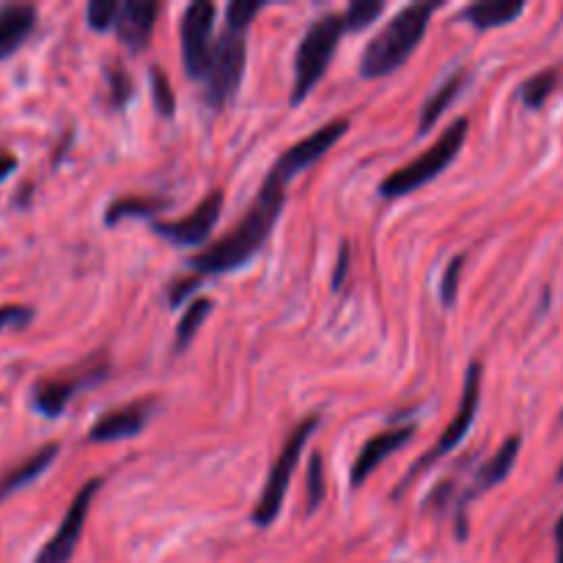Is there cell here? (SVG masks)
<instances>
[{"label": "cell", "instance_id": "6da1fadb", "mask_svg": "<svg viewBox=\"0 0 563 563\" xmlns=\"http://www.w3.org/2000/svg\"><path fill=\"white\" fill-rule=\"evenodd\" d=\"M289 185H291V176H286L284 170H278L273 165L267 179H264L262 190H258L256 201H253V207L245 212V218H242L234 229L225 231L218 242L203 247L201 253H196V256L187 262L192 273L225 275L245 267L251 258H256L258 253H262V247L267 245L275 223H278L280 209L286 207V192H289Z\"/></svg>", "mask_w": 563, "mask_h": 563}, {"label": "cell", "instance_id": "7a4b0ae2", "mask_svg": "<svg viewBox=\"0 0 563 563\" xmlns=\"http://www.w3.org/2000/svg\"><path fill=\"white\" fill-rule=\"evenodd\" d=\"M438 9V0H429V3L405 5L399 14L390 16V22H385L383 31L372 36V42L363 49L361 75L374 80V77H385L405 66L407 58L416 53L418 44L427 36L429 20Z\"/></svg>", "mask_w": 563, "mask_h": 563}, {"label": "cell", "instance_id": "3957f363", "mask_svg": "<svg viewBox=\"0 0 563 563\" xmlns=\"http://www.w3.org/2000/svg\"><path fill=\"white\" fill-rule=\"evenodd\" d=\"M467 130H471V121L467 119L451 121V124L445 126L443 135H440L421 157L410 159L407 165H401V168L390 170V174L385 176L383 185H379V196L394 201V198L407 196V192L418 190V187L438 179V176L460 157L462 146H465L467 141Z\"/></svg>", "mask_w": 563, "mask_h": 563}, {"label": "cell", "instance_id": "277c9868", "mask_svg": "<svg viewBox=\"0 0 563 563\" xmlns=\"http://www.w3.org/2000/svg\"><path fill=\"white\" fill-rule=\"evenodd\" d=\"M346 33L344 14H322L311 22L300 47L295 55V88H291V104H300L308 93L317 88L333 60L335 47Z\"/></svg>", "mask_w": 563, "mask_h": 563}, {"label": "cell", "instance_id": "5b68a950", "mask_svg": "<svg viewBox=\"0 0 563 563\" xmlns=\"http://www.w3.org/2000/svg\"><path fill=\"white\" fill-rule=\"evenodd\" d=\"M317 429H319V416H308L306 421L297 423V427L291 429L289 438H286L278 460H275L273 467H269L267 484H264L262 495H258L256 506H253L251 520L256 528H269L275 520H278L286 495H289L291 476H295L297 462H300L302 456V449H306V443L311 440V434L317 432Z\"/></svg>", "mask_w": 563, "mask_h": 563}, {"label": "cell", "instance_id": "8992f818", "mask_svg": "<svg viewBox=\"0 0 563 563\" xmlns=\"http://www.w3.org/2000/svg\"><path fill=\"white\" fill-rule=\"evenodd\" d=\"M247 64V31L245 27L225 25L214 38L212 58H209L207 77H203V97L209 108L220 110L240 91Z\"/></svg>", "mask_w": 563, "mask_h": 563}, {"label": "cell", "instance_id": "52a82bcc", "mask_svg": "<svg viewBox=\"0 0 563 563\" xmlns=\"http://www.w3.org/2000/svg\"><path fill=\"white\" fill-rule=\"evenodd\" d=\"M110 372V361L104 352L93 355L91 361L80 363L77 368H69L60 377L38 379L33 385V410L42 412L44 418H58L69 407V401L80 394L82 388H93L102 383Z\"/></svg>", "mask_w": 563, "mask_h": 563}, {"label": "cell", "instance_id": "ba28073f", "mask_svg": "<svg viewBox=\"0 0 563 563\" xmlns=\"http://www.w3.org/2000/svg\"><path fill=\"white\" fill-rule=\"evenodd\" d=\"M482 363H471L467 366V374H465V385H462V399H460V410H456L454 421H451V427L445 429L443 438L434 443V449L429 451V454L421 456V462H418L416 467H412L410 473H407L405 484L399 487V493H396V498H399L401 493H405L407 487L412 484V478L421 476L423 471H429V467L434 465L438 460H443L445 454H451V451L456 449V445L462 443V440L467 438V432L473 429V423H476V416H478V405H482Z\"/></svg>", "mask_w": 563, "mask_h": 563}, {"label": "cell", "instance_id": "9c48e42d", "mask_svg": "<svg viewBox=\"0 0 563 563\" xmlns=\"http://www.w3.org/2000/svg\"><path fill=\"white\" fill-rule=\"evenodd\" d=\"M214 16L218 9L214 3H190L181 14V58H185V69L192 80H203L209 69V58H212L214 47Z\"/></svg>", "mask_w": 563, "mask_h": 563}, {"label": "cell", "instance_id": "30bf717a", "mask_svg": "<svg viewBox=\"0 0 563 563\" xmlns=\"http://www.w3.org/2000/svg\"><path fill=\"white\" fill-rule=\"evenodd\" d=\"M99 489H102V478H91V482L82 484L80 493L75 495L71 506L66 509L58 531H55L53 537H49V542L38 550L36 561L33 563H69L71 561V555H75L77 550V542H80L82 537V528H86L88 511H91V504L93 498H97Z\"/></svg>", "mask_w": 563, "mask_h": 563}, {"label": "cell", "instance_id": "8fae6325", "mask_svg": "<svg viewBox=\"0 0 563 563\" xmlns=\"http://www.w3.org/2000/svg\"><path fill=\"white\" fill-rule=\"evenodd\" d=\"M225 192L212 190L192 212L179 220H154V231L174 245H203L212 236L220 214H223Z\"/></svg>", "mask_w": 563, "mask_h": 563}, {"label": "cell", "instance_id": "7c38bea8", "mask_svg": "<svg viewBox=\"0 0 563 563\" xmlns=\"http://www.w3.org/2000/svg\"><path fill=\"white\" fill-rule=\"evenodd\" d=\"M157 407V396H143V399L130 401V405L102 412L97 423L88 429V440L91 443H119V440L135 438L148 427Z\"/></svg>", "mask_w": 563, "mask_h": 563}, {"label": "cell", "instance_id": "4fadbf2b", "mask_svg": "<svg viewBox=\"0 0 563 563\" xmlns=\"http://www.w3.org/2000/svg\"><path fill=\"white\" fill-rule=\"evenodd\" d=\"M416 432H418L416 423H407V427H396V429H388V432H383V434H374V438L361 449L357 460L352 462V471H350L352 487L355 489L363 487V484H366V478L372 476V473L377 471V467L383 465L390 454H396L399 449H405Z\"/></svg>", "mask_w": 563, "mask_h": 563}, {"label": "cell", "instance_id": "5bb4252c", "mask_svg": "<svg viewBox=\"0 0 563 563\" xmlns=\"http://www.w3.org/2000/svg\"><path fill=\"white\" fill-rule=\"evenodd\" d=\"M159 5L148 3V0H126L121 3L119 20H115V33L119 42L124 44L130 53H143L152 42L154 25H157Z\"/></svg>", "mask_w": 563, "mask_h": 563}, {"label": "cell", "instance_id": "9a60e30c", "mask_svg": "<svg viewBox=\"0 0 563 563\" xmlns=\"http://www.w3.org/2000/svg\"><path fill=\"white\" fill-rule=\"evenodd\" d=\"M520 434H511L509 440H506L504 445H500L498 451H495L493 456H489L487 462H484L482 471L476 473V478H473V487L467 489L465 498H462V509H465V504H471L473 498H478V495L489 493L493 487H498V484H504L506 478H509V473L515 471V462H517V454H520Z\"/></svg>", "mask_w": 563, "mask_h": 563}, {"label": "cell", "instance_id": "2e32d148", "mask_svg": "<svg viewBox=\"0 0 563 563\" xmlns=\"http://www.w3.org/2000/svg\"><path fill=\"white\" fill-rule=\"evenodd\" d=\"M36 5L31 3H3L0 5V60L11 58L25 44L36 27Z\"/></svg>", "mask_w": 563, "mask_h": 563}, {"label": "cell", "instance_id": "e0dca14e", "mask_svg": "<svg viewBox=\"0 0 563 563\" xmlns=\"http://www.w3.org/2000/svg\"><path fill=\"white\" fill-rule=\"evenodd\" d=\"M58 454H60V445L58 443H47V445H42L36 454L27 456L25 462H20L14 471L5 473V476L0 478V504H3L5 498H11L14 493H20V489H25L27 484L36 482V478L42 476V473L47 471L49 465H53L55 456H58Z\"/></svg>", "mask_w": 563, "mask_h": 563}, {"label": "cell", "instance_id": "ac0fdd59", "mask_svg": "<svg viewBox=\"0 0 563 563\" xmlns=\"http://www.w3.org/2000/svg\"><path fill=\"white\" fill-rule=\"evenodd\" d=\"M522 11H526L522 0H476L460 11V20L471 22L478 31H489V27L509 25Z\"/></svg>", "mask_w": 563, "mask_h": 563}, {"label": "cell", "instance_id": "d6986e66", "mask_svg": "<svg viewBox=\"0 0 563 563\" xmlns=\"http://www.w3.org/2000/svg\"><path fill=\"white\" fill-rule=\"evenodd\" d=\"M465 82H467V71L465 69H456L454 75L449 77V80L440 82L438 91H434L432 97L427 99V104H423L421 121H418V132H429L434 124H438L440 115H443L445 110L451 108V102H454V99L462 93Z\"/></svg>", "mask_w": 563, "mask_h": 563}, {"label": "cell", "instance_id": "ffe728a7", "mask_svg": "<svg viewBox=\"0 0 563 563\" xmlns=\"http://www.w3.org/2000/svg\"><path fill=\"white\" fill-rule=\"evenodd\" d=\"M170 207L168 198H148V196H124L115 198L104 209V225H115L126 218H157L159 212Z\"/></svg>", "mask_w": 563, "mask_h": 563}, {"label": "cell", "instance_id": "44dd1931", "mask_svg": "<svg viewBox=\"0 0 563 563\" xmlns=\"http://www.w3.org/2000/svg\"><path fill=\"white\" fill-rule=\"evenodd\" d=\"M212 313V300L209 297H198V300L190 302L185 313H181L179 324H176V339H174V350L185 352L190 346V341L196 339L198 328L207 322V317Z\"/></svg>", "mask_w": 563, "mask_h": 563}, {"label": "cell", "instance_id": "7402d4cb", "mask_svg": "<svg viewBox=\"0 0 563 563\" xmlns=\"http://www.w3.org/2000/svg\"><path fill=\"white\" fill-rule=\"evenodd\" d=\"M559 80H561V69H542L533 77H528L520 88V99L526 102V108L531 110L542 108V104L555 93Z\"/></svg>", "mask_w": 563, "mask_h": 563}, {"label": "cell", "instance_id": "603a6c76", "mask_svg": "<svg viewBox=\"0 0 563 563\" xmlns=\"http://www.w3.org/2000/svg\"><path fill=\"white\" fill-rule=\"evenodd\" d=\"M148 80H152L154 108L159 110V115L170 119V115L176 113V93H174V88H170L168 75H165L159 66H152V71H148Z\"/></svg>", "mask_w": 563, "mask_h": 563}, {"label": "cell", "instance_id": "cb8c5ba5", "mask_svg": "<svg viewBox=\"0 0 563 563\" xmlns=\"http://www.w3.org/2000/svg\"><path fill=\"white\" fill-rule=\"evenodd\" d=\"M306 493H308V515L322 506L324 495H328V484H324V462L322 456L313 454L311 462H308V473H306Z\"/></svg>", "mask_w": 563, "mask_h": 563}, {"label": "cell", "instance_id": "d4e9b609", "mask_svg": "<svg viewBox=\"0 0 563 563\" xmlns=\"http://www.w3.org/2000/svg\"><path fill=\"white\" fill-rule=\"evenodd\" d=\"M383 11H385L383 0H355V3H350V9L344 11L346 31H363V27L372 25Z\"/></svg>", "mask_w": 563, "mask_h": 563}, {"label": "cell", "instance_id": "484cf974", "mask_svg": "<svg viewBox=\"0 0 563 563\" xmlns=\"http://www.w3.org/2000/svg\"><path fill=\"white\" fill-rule=\"evenodd\" d=\"M108 93H110V104H113L115 110L124 108V104L132 99V93H135L130 71H126L121 64L108 66Z\"/></svg>", "mask_w": 563, "mask_h": 563}, {"label": "cell", "instance_id": "4316f807", "mask_svg": "<svg viewBox=\"0 0 563 563\" xmlns=\"http://www.w3.org/2000/svg\"><path fill=\"white\" fill-rule=\"evenodd\" d=\"M121 3L115 0H91L86 5V22L91 31H108V27H115V20H119Z\"/></svg>", "mask_w": 563, "mask_h": 563}, {"label": "cell", "instance_id": "83f0119b", "mask_svg": "<svg viewBox=\"0 0 563 563\" xmlns=\"http://www.w3.org/2000/svg\"><path fill=\"white\" fill-rule=\"evenodd\" d=\"M462 273H465V253H460V256L451 258V264L445 267V273H443V280H440V300H443L445 308L454 306L456 297H460Z\"/></svg>", "mask_w": 563, "mask_h": 563}, {"label": "cell", "instance_id": "f1b7e54d", "mask_svg": "<svg viewBox=\"0 0 563 563\" xmlns=\"http://www.w3.org/2000/svg\"><path fill=\"white\" fill-rule=\"evenodd\" d=\"M264 9V3H256V0H231L229 9H225V25L234 27H251L253 16Z\"/></svg>", "mask_w": 563, "mask_h": 563}, {"label": "cell", "instance_id": "f546056e", "mask_svg": "<svg viewBox=\"0 0 563 563\" xmlns=\"http://www.w3.org/2000/svg\"><path fill=\"white\" fill-rule=\"evenodd\" d=\"M33 322V311L25 306H0V330L25 328Z\"/></svg>", "mask_w": 563, "mask_h": 563}, {"label": "cell", "instance_id": "4dcf8cb0", "mask_svg": "<svg viewBox=\"0 0 563 563\" xmlns=\"http://www.w3.org/2000/svg\"><path fill=\"white\" fill-rule=\"evenodd\" d=\"M198 286V278H185V280H179V284L174 286V289H170V306H179L181 300H185L187 295H190L192 289H196Z\"/></svg>", "mask_w": 563, "mask_h": 563}, {"label": "cell", "instance_id": "1f68e13d", "mask_svg": "<svg viewBox=\"0 0 563 563\" xmlns=\"http://www.w3.org/2000/svg\"><path fill=\"white\" fill-rule=\"evenodd\" d=\"M350 269V245L341 247V256H339V267L333 273V289H341L344 286V275Z\"/></svg>", "mask_w": 563, "mask_h": 563}, {"label": "cell", "instance_id": "d6a6232c", "mask_svg": "<svg viewBox=\"0 0 563 563\" xmlns=\"http://www.w3.org/2000/svg\"><path fill=\"white\" fill-rule=\"evenodd\" d=\"M16 165H20V163H16L14 154L5 152V148H0V181L9 179V176L16 170Z\"/></svg>", "mask_w": 563, "mask_h": 563}, {"label": "cell", "instance_id": "836d02e7", "mask_svg": "<svg viewBox=\"0 0 563 563\" xmlns=\"http://www.w3.org/2000/svg\"><path fill=\"white\" fill-rule=\"evenodd\" d=\"M555 563H563V515L555 526Z\"/></svg>", "mask_w": 563, "mask_h": 563}, {"label": "cell", "instance_id": "e575fe53", "mask_svg": "<svg viewBox=\"0 0 563 563\" xmlns=\"http://www.w3.org/2000/svg\"><path fill=\"white\" fill-rule=\"evenodd\" d=\"M559 482H563V465H561V471H559Z\"/></svg>", "mask_w": 563, "mask_h": 563}, {"label": "cell", "instance_id": "d590c367", "mask_svg": "<svg viewBox=\"0 0 563 563\" xmlns=\"http://www.w3.org/2000/svg\"><path fill=\"white\" fill-rule=\"evenodd\" d=\"M561 418H563V412H561Z\"/></svg>", "mask_w": 563, "mask_h": 563}]
</instances>
